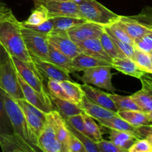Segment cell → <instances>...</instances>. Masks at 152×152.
Segmentation results:
<instances>
[{"instance_id":"cell-1","label":"cell","mask_w":152,"mask_h":152,"mask_svg":"<svg viewBox=\"0 0 152 152\" xmlns=\"http://www.w3.org/2000/svg\"><path fill=\"white\" fill-rule=\"evenodd\" d=\"M19 22L13 12L0 21V43L8 55L25 62H34L25 46Z\"/></svg>"},{"instance_id":"cell-2","label":"cell","mask_w":152,"mask_h":152,"mask_svg":"<svg viewBox=\"0 0 152 152\" xmlns=\"http://www.w3.org/2000/svg\"><path fill=\"white\" fill-rule=\"evenodd\" d=\"M78 6L83 19L102 26L115 23L120 16L96 0H83Z\"/></svg>"},{"instance_id":"cell-3","label":"cell","mask_w":152,"mask_h":152,"mask_svg":"<svg viewBox=\"0 0 152 152\" xmlns=\"http://www.w3.org/2000/svg\"><path fill=\"white\" fill-rule=\"evenodd\" d=\"M0 96L2 99L9 119L13 129V133L19 135L31 143V135L25 114L16 100L0 88ZM32 145V144H31Z\"/></svg>"},{"instance_id":"cell-4","label":"cell","mask_w":152,"mask_h":152,"mask_svg":"<svg viewBox=\"0 0 152 152\" xmlns=\"http://www.w3.org/2000/svg\"><path fill=\"white\" fill-rule=\"evenodd\" d=\"M21 25L24 42L31 57L48 61L49 54L48 34L30 29L24 26L22 22Z\"/></svg>"},{"instance_id":"cell-5","label":"cell","mask_w":152,"mask_h":152,"mask_svg":"<svg viewBox=\"0 0 152 152\" xmlns=\"http://www.w3.org/2000/svg\"><path fill=\"white\" fill-rule=\"evenodd\" d=\"M22 108L31 135V143L38 148V139L46 123V114L23 99L16 100Z\"/></svg>"},{"instance_id":"cell-6","label":"cell","mask_w":152,"mask_h":152,"mask_svg":"<svg viewBox=\"0 0 152 152\" xmlns=\"http://www.w3.org/2000/svg\"><path fill=\"white\" fill-rule=\"evenodd\" d=\"M0 88L15 100L24 99L17 71L9 55L7 59L0 65Z\"/></svg>"},{"instance_id":"cell-7","label":"cell","mask_w":152,"mask_h":152,"mask_svg":"<svg viewBox=\"0 0 152 152\" xmlns=\"http://www.w3.org/2000/svg\"><path fill=\"white\" fill-rule=\"evenodd\" d=\"M18 74L22 79L39 93L45 95H50L48 90L43 83V77L36 67L34 62H25L17 58L9 55Z\"/></svg>"},{"instance_id":"cell-8","label":"cell","mask_w":152,"mask_h":152,"mask_svg":"<svg viewBox=\"0 0 152 152\" xmlns=\"http://www.w3.org/2000/svg\"><path fill=\"white\" fill-rule=\"evenodd\" d=\"M111 66H98L83 71L81 80L84 84L92 85L96 88L105 89L111 93H114L116 88L111 83L112 74Z\"/></svg>"},{"instance_id":"cell-9","label":"cell","mask_w":152,"mask_h":152,"mask_svg":"<svg viewBox=\"0 0 152 152\" xmlns=\"http://www.w3.org/2000/svg\"><path fill=\"white\" fill-rule=\"evenodd\" d=\"M34 1L35 6L41 5L45 7L50 18L57 16H69L83 19L79 10L78 4L71 0H34Z\"/></svg>"},{"instance_id":"cell-10","label":"cell","mask_w":152,"mask_h":152,"mask_svg":"<svg viewBox=\"0 0 152 152\" xmlns=\"http://www.w3.org/2000/svg\"><path fill=\"white\" fill-rule=\"evenodd\" d=\"M18 80L22 88V93L24 95V99L28 101L30 104L35 106L40 111L45 114L51 112L53 110H56L50 99V95H45L39 93L37 91L31 88L21 76L18 74Z\"/></svg>"},{"instance_id":"cell-11","label":"cell","mask_w":152,"mask_h":152,"mask_svg":"<svg viewBox=\"0 0 152 152\" xmlns=\"http://www.w3.org/2000/svg\"><path fill=\"white\" fill-rule=\"evenodd\" d=\"M48 40L56 48L71 59L82 53L79 46L70 38L67 31H52L48 34Z\"/></svg>"},{"instance_id":"cell-12","label":"cell","mask_w":152,"mask_h":152,"mask_svg":"<svg viewBox=\"0 0 152 152\" xmlns=\"http://www.w3.org/2000/svg\"><path fill=\"white\" fill-rule=\"evenodd\" d=\"M103 32V26L87 21L67 31L70 38L75 42L99 38Z\"/></svg>"},{"instance_id":"cell-13","label":"cell","mask_w":152,"mask_h":152,"mask_svg":"<svg viewBox=\"0 0 152 152\" xmlns=\"http://www.w3.org/2000/svg\"><path fill=\"white\" fill-rule=\"evenodd\" d=\"M0 146L3 152H42L39 148L31 145L22 137L15 133L1 135Z\"/></svg>"},{"instance_id":"cell-14","label":"cell","mask_w":152,"mask_h":152,"mask_svg":"<svg viewBox=\"0 0 152 152\" xmlns=\"http://www.w3.org/2000/svg\"><path fill=\"white\" fill-rule=\"evenodd\" d=\"M38 148L42 152H62V145L56 137L54 129L47 120L39 137Z\"/></svg>"},{"instance_id":"cell-15","label":"cell","mask_w":152,"mask_h":152,"mask_svg":"<svg viewBox=\"0 0 152 152\" xmlns=\"http://www.w3.org/2000/svg\"><path fill=\"white\" fill-rule=\"evenodd\" d=\"M32 59L34 60V63L35 64L36 67L42 76L45 77L48 80L50 79L59 82L65 81V80L73 81L70 77V73L61 68L60 67L48 61L42 60L37 58H32Z\"/></svg>"},{"instance_id":"cell-16","label":"cell","mask_w":152,"mask_h":152,"mask_svg":"<svg viewBox=\"0 0 152 152\" xmlns=\"http://www.w3.org/2000/svg\"><path fill=\"white\" fill-rule=\"evenodd\" d=\"M47 120L53 126L56 132V137L62 145V152H69L68 148V142L70 132L67 127L66 122L56 110L46 114Z\"/></svg>"},{"instance_id":"cell-17","label":"cell","mask_w":152,"mask_h":152,"mask_svg":"<svg viewBox=\"0 0 152 152\" xmlns=\"http://www.w3.org/2000/svg\"><path fill=\"white\" fill-rule=\"evenodd\" d=\"M140 80L142 83V88L131 96L141 111L144 113L151 112L152 111V81L144 74Z\"/></svg>"},{"instance_id":"cell-18","label":"cell","mask_w":152,"mask_h":152,"mask_svg":"<svg viewBox=\"0 0 152 152\" xmlns=\"http://www.w3.org/2000/svg\"><path fill=\"white\" fill-rule=\"evenodd\" d=\"M81 88L84 92L85 96L89 100L110 111H114L115 113L118 112V108L116 106L115 103L111 96H109V94L105 93L88 84L81 85Z\"/></svg>"},{"instance_id":"cell-19","label":"cell","mask_w":152,"mask_h":152,"mask_svg":"<svg viewBox=\"0 0 152 152\" xmlns=\"http://www.w3.org/2000/svg\"><path fill=\"white\" fill-rule=\"evenodd\" d=\"M117 23L124 30L126 34L134 41L146 34H149L151 30L135 20L132 16H120Z\"/></svg>"},{"instance_id":"cell-20","label":"cell","mask_w":152,"mask_h":152,"mask_svg":"<svg viewBox=\"0 0 152 152\" xmlns=\"http://www.w3.org/2000/svg\"><path fill=\"white\" fill-rule=\"evenodd\" d=\"M76 43L82 50V53L106 61L110 63L112 62V58H111V56L104 50L99 38L91 39L83 42H77Z\"/></svg>"},{"instance_id":"cell-21","label":"cell","mask_w":152,"mask_h":152,"mask_svg":"<svg viewBox=\"0 0 152 152\" xmlns=\"http://www.w3.org/2000/svg\"><path fill=\"white\" fill-rule=\"evenodd\" d=\"M84 113L95 120H109L117 115V113L106 109L103 107L95 104L89 100L86 96H83V100L80 104Z\"/></svg>"},{"instance_id":"cell-22","label":"cell","mask_w":152,"mask_h":152,"mask_svg":"<svg viewBox=\"0 0 152 152\" xmlns=\"http://www.w3.org/2000/svg\"><path fill=\"white\" fill-rule=\"evenodd\" d=\"M111 67L123 74L137 79H140L145 74L132 59L126 56L114 58L111 62Z\"/></svg>"},{"instance_id":"cell-23","label":"cell","mask_w":152,"mask_h":152,"mask_svg":"<svg viewBox=\"0 0 152 152\" xmlns=\"http://www.w3.org/2000/svg\"><path fill=\"white\" fill-rule=\"evenodd\" d=\"M50 96L52 103L54 105L53 106L57 108L56 111L62 115L64 119L84 113L83 108L78 104H76L67 99H60L52 94H50Z\"/></svg>"},{"instance_id":"cell-24","label":"cell","mask_w":152,"mask_h":152,"mask_svg":"<svg viewBox=\"0 0 152 152\" xmlns=\"http://www.w3.org/2000/svg\"><path fill=\"white\" fill-rule=\"evenodd\" d=\"M99 124L104 127L113 130L120 131V132H126L135 135L139 139H142L140 134L138 128L134 127V126L131 125L127 121L122 119L118 115L115 116L113 118L109 120H98Z\"/></svg>"},{"instance_id":"cell-25","label":"cell","mask_w":152,"mask_h":152,"mask_svg":"<svg viewBox=\"0 0 152 152\" xmlns=\"http://www.w3.org/2000/svg\"><path fill=\"white\" fill-rule=\"evenodd\" d=\"M48 61L60 67L68 73L78 71V70L73 65L72 59L59 51L50 42H49V54Z\"/></svg>"},{"instance_id":"cell-26","label":"cell","mask_w":152,"mask_h":152,"mask_svg":"<svg viewBox=\"0 0 152 152\" xmlns=\"http://www.w3.org/2000/svg\"><path fill=\"white\" fill-rule=\"evenodd\" d=\"M73 65L78 70V71H84L88 68H95L98 66H111V63L93 57L91 56L86 54L84 53H80L76 57L72 59ZM112 68V67H111Z\"/></svg>"},{"instance_id":"cell-27","label":"cell","mask_w":152,"mask_h":152,"mask_svg":"<svg viewBox=\"0 0 152 152\" xmlns=\"http://www.w3.org/2000/svg\"><path fill=\"white\" fill-rule=\"evenodd\" d=\"M109 130L110 141L127 151L137 140H140L135 135L129 132H120L113 129H109Z\"/></svg>"},{"instance_id":"cell-28","label":"cell","mask_w":152,"mask_h":152,"mask_svg":"<svg viewBox=\"0 0 152 152\" xmlns=\"http://www.w3.org/2000/svg\"><path fill=\"white\" fill-rule=\"evenodd\" d=\"M117 115L137 128L152 124L151 122L148 120L146 114L141 111H118Z\"/></svg>"},{"instance_id":"cell-29","label":"cell","mask_w":152,"mask_h":152,"mask_svg":"<svg viewBox=\"0 0 152 152\" xmlns=\"http://www.w3.org/2000/svg\"><path fill=\"white\" fill-rule=\"evenodd\" d=\"M60 85L65 91L68 97L69 98L70 101L78 105L81 103L83 96H85L84 92L81 88V85L74 81H68V80L60 82Z\"/></svg>"},{"instance_id":"cell-30","label":"cell","mask_w":152,"mask_h":152,"mask_svg":"<svg viewBox=\"0 0 152 152\" xmlns=\"http://www.w3.org/2000/svg\"><path fill=\"white\" fill-rule=\"evenodd\" d=\"M53 29L56 31H67L71 28L86 22L84 19L69 16H57L53 17Z\"/></svg>"},{"instance_id":"cell-31","label":"cell","mask_w":152,"mask_h":152,"mask_svg":"<svg viewBox=\"0 0 152 152\" xmlns=\"http://www.w3.org/2000/svg\"><path fill=\"white\" fill-rule=\"evenodd\" d=\"M83 119L85 123V129H86V136L95 142H98L103 140L102 134L100 129L94 119L89 115L83 113Z\"/></svg>"},{"instance_id":"cell-32","label":"cell","mask_w":152,"mask_h":152,"mask_svg":"<svg viewBox=\"0 0 152 152\" xmlns=\"http://www.w3.org/2000/svg\"><path fill=\"white\" fill-rule=\"evenodd\" d=\"M109 96L118 108V111H140L138 105L131 96H121L114 93L109 94Z\"/></svg>"},{"instance_id":"cell-33","label":"cell","mask_w":152,"mask_h":152,"mask_svg":"<svg viewBox=\"0 0 152 152\" xmlns=\"http://www.w3.org/2000/svg\"><path fill=\"white\" fill-rule=\"evenodd\" d=\"M50 19L47 10L42 6H35V9L32 11L28 19L24 22H21L25 26H37Z\"/></svg>"},{"instance_id":"cell-34","label":"cell","mask_w":152,"mask_h":152,"mask_svg":"<svg viewBox=\"0 0 152 152\" xmlns=\"http://www.w3.org/2000/svg\"><path fill=\"white\" fill-rule=\"evenodd\" d=\"M99 39L102 47H103L104 50L111 56V58H112V59L114 58L124 57V56H126L119 50L117 46L116 45L114 42L113 41L111 36L105 30H104V32L102 33V35L100 36Z\"/></svg>"},{"instance_id":"cell-35","label":"cell","mask_w":152,"mask_h":152,"mask_svg":"<svg viewBox=\"0 0 152 152\" xmlns=\"http://www.w3.org/2000/svg\"><path fill=\"white\" fill-rule=\"evenodd\" d=\"M103 28L104 30L107 33L111 34V35L114 36L117 39H118L120 41L123 42L129 43V44L132 45H134V40L126 34V31L117 22L111 24L109 25H107V26H103Z\"/></svg>"},{"instance_id":"cell-36","label":"cell","mask_w":152,"mask_h":152,"mask_svg":"<svg viewBox=\"0 0 152 152\" xmlns=\"http://www.w3.org/2000/svg\"><path fill=\"white\" fill-rule=\"evenodd\" d=\"M13 129L11 123L6 111L4 102L0 96V136L4 134H11Z\"/></svg>"},{"instance_id":"cell-37","label":"cell","mask_w":152,"mask_h":152,"mask_svg":"<svg viewBox=\"0 0 152 152\" xmlns=\"http://www.w3.org/2000/svg\"><path fill=\"white\" fill-rule=\"evenodd\" d=\"M132 59L144 72H148L152 65V56L150 53L140 51L137 49H135L134 54Z\"/></svg>"},{"instance_id":"cell-38","label":"cell","mask_w":152,"mask_h":152,"mask_svg":"<svg viewBox=\"0 0 152 152\" xmlns=\"http://www.w3.org/2000/svg\"><path fill=\"white\" fill-rule=\"evenodd\" d=\"M66 125L68 130H69L71 133L74 134L81 141L82 143L84 145L85 148H86V152H100L99 151V148H98L97 145H96V142H94L92 140H91L90 138L88 137L87 136L84 135L83 134L80 133L78 131L76 130L75 129L71 127L68 123H66Z\"/></svg>"},{"instance_id":"cell-39","label":"cell","mask_w":152,"mask_h":152,"mask_svg":"<svg viewBox=\"0 0 152 152\" xmlns=\"http://www.w3.org/2000/svg\"><path fill=\"white\" fill-rule=\"evenodd\" d=\"M48 90L50 94L53 95L60 99L70 100L64 89L62 88V86L60 85V82L48 79Z\"/></svg>"},{"instance_id":"cell-40","label":"cell","mask_w":152,"mask_h":152,"mask_svg":"<svg viewBox=\"0 0 152 152\" xmlns=\"http://www.w3.org/2000/svg\"><path fill=\"white\" fill-rule=\"evenodd\" d=\"M132 17L144 26L152 29V6L144 7L140 13Z\"/></svg>"},{"instance_id":"cell-41","label":"cell","mask_w":152,"mask_h":152,"mask_svg":"<svg viewBox=\"0 0 152 152\" xmlns=\"http://www.w3.org/2000/svg\"><path fill=\"white\" fill-rule=\"evenodd\" d=\"M134 42L135 49L140 51L149 53L152 50V36L150 34H146L141 38L137 39Z\"/></svg>"},{"instance_id":"cell-42","label":"cell","mask_w":152,"mask_h":152,"mask_svg":"<svg viewBox=\"0 0 152 152\" xmlns=\"http://www.w3.org/2000/svg\"><path fill=\"white\" fill-rule=\"evenodd\" d=\"M83 114L68 117V118L65 119V120L67 123H68V124L71 126V127H73L74 129H75L76 130L78 131L79 132L83 134L86 136L84 119H83Z\"/></svg>"},{"instance_id":"cell-43","label":"cell","mask_w":152,"mask_h":152,"mask_svg":"<svg viewBox=\"0 0 152 152\" xmlns=\"http://www.w3.org/2000/svg\"><path fill=\"white\" fill-rule=\"evenodd\" d=\"M112 38L113 41L114 42L116 45L117 46V48H119V50L126 56V57H129L130 59L133 58L134 54L135 52V48L134 46L132 45L129 44V43L123 42L120 41L118 39H117L116 37H114V36H112L111 34H108Z\"/></svg>"},{"instance_id":"cell-44","label":"cell","mask_w":152,"mask_h":152,"mask_svg":"<svg viewBox=\"0 0 152 152\" xmlns=\"http://www.w3.org/2000/svg\"><path fill=\"white\" fill-rule=\"evenodd\" d=\"M69 132L70 135L68 142V148L69 152H86V148L81 141L70 131Z\"/></svg>"},{"instance_id":"cell-45","label":"cell","mask_w":152,"mask_h":152,"mask_svg":"<svg viewBox=\"0 0 152 152\" xmlns=\"http://www.w3.org/2000/svg\"><path fill=\"white\" fill-rule=\"evenodd\" d=\"M152 152V146L145 138L137 140L129 149L128 152Z\"/></svg>"},{"instance_id":"cell-46","label":"cell","mask_w":152,"mask_h":152,"mask_svg":"<svg viewBox=\"0 0 152 152\" xmlns=\"http://www.w3.org/2000/svg\"><path fill=\"white\" fill-rule=\"evenodd\" d=\"M96 143L100 152H128L126 150L116 145L111 141L102 140Z\"/></svg>"},{"instance_id":"cell-47","label":"cell","mask_w":152,"mask_h":152,"mask_svg":"<svg viewBox=\"0 0 152 152\" xmlns=\"http://www.w3.org/2000/svg\"><path fill=\"white\" fill-rule=\"evenodd\" d=\"M25 26V25H24ZM27 28L32 29L34 31H38V32L45 33V34H49L51 32L53 29V18H50L45 22H42L40 25H37V26H25Z\"/></svg>"},{"instance_id":"cell-48","label":"cell","mask_w":152,"mask_h":152,"mask_svg":"<svg viewBox=\"0 0 152 152\" xmlns=\"http://www.w3.org/2000/svg\"><path fill=\"white\" fill-rule=\"evenodd\" d=\"M141 137L146 139L152 146V124L138 128Z\"/></svg>"},{"instance_id":"cell-49","label":"cell","mask_w":152,"mask_h":152,"mask_svg":"<svg viewBox=\"0 0 152 152\" xmlns=\"http://www.w3.org/2000/svg\"><path fill=\"white\" fill-rule=\"evenodd\" d=\"M12 13V10L4 1L0 0V21Z\"/></svg>"},{"instance_id":"cell-50","label":"cell","mask_w":152,"mask_h":152,"mask_svg":"<svg viewBox=\"0 0 152 152\" xmlns=\"http://www.w3.org/2000/svg\"><path fill=\"white\" fill-rule=\"evenodd\" d=\"M7 57H8V54L6 53L5 50L3 48L1 43H0V65L2 64L7 59Z\"/></svg>"},{"instance_id":"cell-51","label":"cell","mask_w":152,"mask_h":152,"mask_svg":"<svg viewBox=\"0 0 152 152\" xmlns=\"http://www.w3.org/2000/svg\"><path fill=\"white\" fill-rule=\"evenodd\" d=\"M144 75L145 76V77H147L148 79H149L151 81H152V74H150V73H147V72H145V74H144Z\"/></svg>"},{"instance_id":"cell-52","label":"cell","mask_w":152,"mask_h":152,"mask_svg":"<svg viewBox=\"0 0 152 152\" xmlns=\"http://www.w3.org/2000/svg\"><path fill=\"white\" fill-rule=\"evenodd\" d=\"M147 115V117H148V120H150V122H151L152 123V111H151V112H148V113H145Z\"/></svg>"},{"instance_id":"cell-53","label":"cell","mask_w":152,"mask_h":152,"mask_svg":"<svg viewBox=\"0 0 152 152\" xmlns=\"http://www.w3.org/2000/svg\"><path fill=\"white\" fill-rule=\"evenodd\" d=\"M72 1H74V2H76V3H77V4H79V3L81 2V1H83V0H72Z\"/></svg>"},{"instance_id":"cell-54","label":"cell","mask_w":152,"mask_h":152,"mask_svg":"<svg viewBox=\"0 0 152 152\" xmlns=\"http://www.w3.org/2000/svg\"><path fill=\"white\" fill-rule=\"evenodd\" d=\"M147 73H150V74H152V65L151 66V68H149V70H148V71Z\"/></svg>"},{"instance_id":"cell-55","label":"cell","mask_w":152,"mask_h":152,"mask_svg":"<svg viewBox=\"0 0 152 152\" xmlns=\"http://www.w3.org/2000/svg\"><path fill=\"white\" fill-rule=\"evenodd\" d=\"M54 1H68V0H54ZM72 1V0H71Z\"/></svg>"},{"instance_id":"cell-56","label":"cell","mask_w":152,"mask_h":152,"mask_svg":"<svg viewBox=\"0 0 152 152\" xmlns=\"http://www.w3.org/2000/svg\"><path fill=\"white\" fill-rule=\"evenodd\" d=\"M151 33H150V35H151V36H152V29H151Z\"/></svg>"},{"instance_id":"cell-57","label":"cell","mask_w":152,"mask_h":152,"mask_svg":"<svg viewBox=\"0 0 152 152\" xmlns=\"http://www.w3.org/2000/svg\"><path fill=\"white\" fill-rule=\"evenodd\" d=\"M150 53V55H151V56H152V50H151V52H150V53Z\"/></svg>"},{"instance_id":"cell-58","label":"cell","mask_w":152,"mask_h":152,"mask_svg":"<svg viewBox=\"0 0 152 152\" xmlns=\"http://www.w3.org/2000/svg\"><path fill=\"white\" fill-rule=\"evenodd\" d=\"M9 152H14V151H9Z\"/></svg>"},{"instance_id":"cell-59","label":"cell","mask_w":152,"mask_h":152,"mask_svg":"<svg viewBox=\"0 0 152 152\" xmlns=\"http://www.w3.org/2000/svg\"><path fill=\"white\" fill-rule=\"evenodd\" d=\"M136 152H140V151H136Z\"/></svg>"}]
</instances>
